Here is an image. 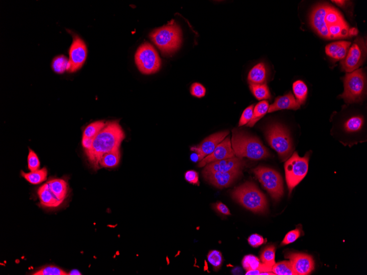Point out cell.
<instances>
[{
    "instance_id": "6da1fadb",
    "label": "cell",
    "mask_w": 367,
    "mask_h": 275,
    "mask_svg": "<svg viewBox=\"0 0 367 275\" xmlns=\"http://www.w3.org/2000/svg\"><path fill=\"white\" fill-rule=\"evenodd\" d=\"M309 19L312 29L324 39L349 38L358 34V29L350 27L341 12L328 3H320L314 7Z\"/></svg>"
},
{
    "instance_id": "7a4b0ae2",
    "label": "cell",
    "mask_w": 367,
    "mask_h": 275,
    "mask_svg": "<svg viewBox=\"0 0 367 275\" xmlns=\"http://www.w3.org/2000/svg\"><path fill=\"white\" fill-rule=\"evenodd\" d=\"M125 134L119 121H113L106 125L94 139L91 149L86 151L88 160L91 166L98 170L100 161L106 153L120 149Z\"/></svg>"
},
{
    "instance_id": "3957f363",
    "label": "cell",
    "mask_w": 367,
    "mask_h": 275,
    "mask_svg": "<svg viewBox=\"0 0 367 275\" xmlns=\"http://www.w3.org/2000/svg\"><path fill=\"white\" fill-rule=\"evenodd\" d=\"M232 133V146L236 157L260 160L270 156L267 148L257 137L237 129H234Z\"/></svg>"
},
{
    "instance_id": "277c9868",
    "label": "cell",
    "mask_w": 367,
    "mask_h": 275,
    "mask_svg": "<svg viewBox=\"0 0 367 275\" xmlns=\"http://www.w3.org/2000/svg\"><path fill=\"white\" fill-rule=\"evenodd\" d=\"M232 195L237 202L254 213H263L267 209V198L252 183H245L236 188Z\"/></svg>"
},
{
    "instance_id": "5b68a950",
    "label": "cell",
    "mask_w": 367,
    "mask_h": 275,
    "mask_svg": "<svg viewBox=\"0 0 367 275\" xmlns=\"http://www.w3.org/2000/svg\"><path fill=\"white\" fill-rule=\"evenodd\" d=\"M150 38L163 54H172L182 44V30L178 24L172 20L166 25L153 31Z\"/></svg>"
},
{
    "instance_id": "8992f818",
    "label": "cell",
    "mask_w": 367,
    "mask_h": 275,
    "mask_svg": "<svg viewBox=\"0 0 367 275\" xmlns=\"http://www.w3.org/2000/svg\"><path fill=\"white\" fill-rule=\"evenodd\" d=\"M268 144L278 153L281 161H286L293 153L294 148L289 133L279 124L269 125L265 132Z\"/></svg>"
},
{
    "instance_id": "52a82bcc",
    "label": "cell",
    "mask_w": 367,
    "mask_h": 275,
    "mask_svg": "<svg viewBox=\"0 0 367 275\" xmlns=\"http://www.w3.org/2000/svg\"><path fill=\"white\" fill-rule=\"evenodd\" d=\"M342 79L344 92L339 97L349 104L361 102L366 94L367 87L366 77L363 69L347 74Z\"/></svg>"
},
{
    "instance_id": "ba28073f",
    "label": "cell",
    "mask_w": 367,
    "mask_h": 275,
    "mask_svg": "<svg viewBox=\"0 0 367 275\" xmlns=\"http://www.w3.org/2000/svg\"><path fill=\"white\" fill-rule=\"evenodd\" d=\"M309 160V152L307 153L304 157H300L295 152L286 161L284 168L289 194L307 175Z\"/></svg>"
},
{
    "instance_id": "9c48e42d",
    "label": "cell",
    "mask_w": 367,
    "mask_h": 275,
    "mask_svg": "<svg viewBox=\"0 0 367 275\" xmlns=\"http://www.w3.org/2000/svg\"><path fill=\"white\" fill-rule=\"evenodd\" d=\"M253 172L263 187L275 200H278L284 194L283 182L279 173L274 169L258 167Z\"/></svg>"
},
{
    "instance_id": "30bf717a",
    "label": "cell",
    "mask_w": 367,
    "mask_h": 275,
    "mask_svg": "<svg viewBox=\"0 0 367 275\" xmlns=\"http://www.w3.org/2000/svg\"><path fill=\"white\" fill-rule=\"evenodd\" d=\"M135 59L138 69L144 75L155 73L161 68V61L157 52L148 42H145L139 46L136 51Z\"/></svg>"
},
{
    "instance_id": "8fae6325",
    "label": "cell",
    "mask_w": 367,
    "mask_h": 275,
    "mask_svg": "<svg viewBox=\"0 0 367 275\" xmlns=\"http://www.w3.org/2000/svg\"><path fill=\"white\" fill-rule=\"evenodd\" d=\"M366 57L367 42L363 38H358L341 62L343 70L349 73L358 70L364 64Z\"/></svg>"
},
{
    "instance_id": "7c38bea8",
    "label": "cell",
    "mask_w": 367,
    "mask_h": 275,
    "mask_svg": "<svg viewBox=\"0 0 367 275\" xmlns=\"http://www.w3.org/2000/svg\"><path fill=\"white\" fill-rule=\"evenodd\" d=\"M73 41L69 51L70 68L68 72H76L81 69L87 57V48L84 41L79 36L72 33Z\"/></svg>"
},
{
    "instance_id": "4fadbf2b",
    "label": "cell",
    "mask_w": 367,
    "mask_h": 275,
    "mask_svg": "<svg viewBox=\"0 0 367 275\" xmlns=\"http://www.w3.org/2000/svg\"><path fill=\"white\" fill-rule=\"evenodd\" d=\"M285 258L289 259L295 275H310L315 269L312 257L306 254L290 253Z\"/></svg>"
},
{
    "instance_id": "5bb4252c",
    "label": "cell",
    "mask_w": 367,
    "mask_h": 275,
    "mask_svg": "<svg viewBox=\"0 0 367 275\" xmlns=\"http://www.w3.org/2000/svg\"><path fill=\"white\" fill-rule=\"evenodd\" d=\"M230 134V131L226 130L212 134L207 137L200 145L191 147V151L198 153L201 160L210 155L214 151L218 145L226 139Z\"/></svg>"
},
{
    "instance_id": "9a60e30c",
    "label": "cell",
    "mask_w": 367,
    "mask_h": 275,
    "mask_svg": "<svg viewBox=\"0 0 367 275\" xmlns=\"http://www.w3.org/2000/svg\"><path fill=\"white\" fill-rule=\"evenodd\" d=\"M235 157L236 155L232 148L231 139L230 137H227L217 146L211 154L200 162L198 167H204L209 163Z\"/></svg>"
},
{
    "instance_id": "2e32d148",
    "label": "cell",
    "mask_w": 367,
    "mask_h": 275,
    "mask_svg": "<svg viewBox=\"0 0 367 275\" xmlns=\"http://www.w3.org/2000/svg\"><path fill=\"white\" fill-rule=\"evenodd\" d=\"M204 178L215 187L223 188L230 186L242 174V171L227 173L203 172Z\"/></svg>"
},
{
    "instance_id": "e0dca14e",
    "label": "cell",
    "mask_w": 367,
    "mask_h": 275,
    "mask_svg": "<svg viewBox=\"0 0 367 275\" xmlns=\"http://www.w3.org/2000/svg\"><path fill=\"white\" fill-rule=\"evenodd\" d=\"M245 165V162L243 158L235 157L209 163L205 166L203 172L227 173L242 171Z\"/></svg>"
},
{
    "instance_id": "ac0fdd59",
    "label": "cell",
    "mask_w": 367,
    "mask_h": 275,
    "mask_svg": "<svg viewBox=\"0 0 367 275\" xmlns=\"http://www.w3.org/2000/svg\"><path fill=\"white\" fill-rule=\"evenodd\" d=\"M352 42L342 41L332 42L326 47V53L334 61H343L348 54Z\"/></svg>"
},
{
    "instance_id": "d6986e66",
    "label": "cell",
    "mask_w": 367,
    "mask_h": 275,
    "mask_svg": "<svg viewBox=\"0 0 367 275\" xmlns=\"http://www.w3.org/2000/svg\"><path fill=\"white\" fill-rule=\"evenodd\" d=\"M300 108V104L292 93L276 98L274 102L269 107L268 113H272L279 110H297Z\"/></svg>"
},
{
    "instance_id": "ffe728a7",
    "label": "cell",
    "mask_w": 367,
    "mask_h": 275,
    "mask_svg": "<svg viewBox=\"0 0 367 275\" xmlns=\"http://www.w3.org/2000/svg\"><path fill=\"white\" fill-rule=\"evenodd\" d=\"M38 194L41 204L44 207L55 208L59 207L62 203L52 192L47 183L39 188Z\"/></svg>"
},
{
    "instance_id": "44dd1931",
    "label": "cell",
    "mask_w": 367,
    "mask_h": 275,
    "mask_svg": "<svg viewBox=\"0 0 367 275\" xmlns=\"http://www.w3.org/2000/svg\"><path fill=\"white\" fill-rule=\"evenodd\" d=\"M47 183L56 197L63 203L66 198L68 192L67 182L63 179H55L51 180Z\"/></svg>"
},
{
    "instance_id": "7402d4cb",
    "label": "cell",
    "mask_w": 367,
    "mask_h": 275,
    "mask_svg": "<svg viewBox=\"0 0 367 275\" xmlns=\"http://www.w3.org/2000/svg\"><path fill=\"white\" fill-rule=\"evenodd\" d=\"M267 77V68L263 63H260L249 72L248 82L249 84H265Z\"/></svg>"
},
{
    "instance_id": "603a6c76",
    "label": "cell",
    "mask_w": 367,
    "mask_h": 275,
    "mask_svg": "<svg viewBox=\"0 0 367 275\" xmlns=\"http://www.w3.org/2000/svg\"><path fill=\"white\" fill-rule=\"evenodd\" d=\"M243 266L246 271H254V270H258L262 273L272 272V267H269L265 264L260 263L258 258L253 255H248L245 257L243 259Z\"/></svg>"
},
{
    "instance_id": "cb8c5ba5",
    "label": "cell",
    "mask_w": 367,
    "mask_h": 275,
    "mask_svg": "<svg viewBox=\"0 0 367 275\" xmlns=\"http://www.w3.org/2000/svg\"><path fill=\"white\" fill-rule=\"evenodd\" d=\"M121 160L120 149L104 155L100 161V166L105 168H114L119 165Z\"/></svg>"
},
{
    "instance_id": "d4e9b609",
    "label": "cell",
    "mask_w": 367,
    "mask_h": 275,
    "mask_svg": "<svg viewBox=\"0 0 367 275\" xmlns=\"http://www.w3.org/2000/svg\"><path fill=\"white\" fill-rule=\"evenodd\" d=\"M21 176L29 183L38 184L46 181L47 171L46 168H44L39 169L38 171L30 172L28 173H25L22 171L21 172Z\"/></svg>"
},
{
    "instance_id": "484cf974",
    "label": "cell",
    "mask_w": 367,
    "mask_h": 275,
    "mask_svg": "<svg viewBox=\"0 0 367 275\" xmlns=\"http://www.w3.org/2000/svg\"><path fill=\"white\" fill-rule=\"evenodd\" d=\"M269 107V103L267 100H262V101L258 103L254 108L252 118L246 126L253 127L258 120L263 118L265 114L268 112Z\"/></svg>"
},
{
    "instance_id": "4316f807",
    "label": "cell",
    "mask_w": 367,
    "mask_h": 275,
    "mask_svg": "<svg viewBox=\"0 0 367 275\" xmlns=\"http://www.w3.org/2000/svg\"><path fill=\"white\" fill-rule=\"evenodd\" d=\"M364 122V118L362 116H354L346 121L344 130L348 133H357L363 128Z\"/></svg>"
},
{
    "instance_id": "83f0119b",
    "label": "cell",
    "mask_w": 367,
    "mask_h": 275,
    "mask_svg": "<svg viewBox=\"0 0 367 275\" xmlns=\"http://www.w3.org/2000/svg\"><path fill=\"white\" fill-rule=\"evenodd\" d=\"M52 70L57 74H63L69 72L70 65L69 59L64 55H59L55 58L52 62Z\"/></svg>"
},
{
    "instance_id": "f1b7e54d",
    "label": "cell",
    "mask_w": 367,
    "mask_h": 275,
    "mask_svg": "<svg viewBox=\"0 0 367 275\" xmlns=\"http://www.w3.org/2000/svg\"><path fill=\"white\" fill-rule=\"evenodd\" d=\"M249 88L255 97L258 100L268 99L271 98L269 89L265 84H249Z\"/></svg>"
},
{
    "instance_id": "f546056e",
    "label": "cell",
    "mask_w": 367,
    "mask_h": 275,
    "mask_svg": "<svg viewBox=\"0 0 367 275\" xmlns=\"http://www.w3.org/2000/svg\"><path fill=\"white\" fill-rule=\"evenodd\" d=\"M293 91L298 103L300 105L304 104L306 102L308 93L306 85L302 81H296L293 84Z\"/></svg>"
},
{
    "instance_id": "4dcf8cb0",
    "label": "cell",
    "mask_w": 367,
    "mask_h": 275,
    "mask_svg": "<svg viewBox=\"0 0 367 275\" xmlns=\"http://www.w3.org/2000/svg\"><path fill=\"white\" fill-rule=\"evenodd\" d=\"M106 123L104 121H97L89 124L83 132V137L94 139L104 128Z\"/></svg>"
},
{
    "instance_id": "1f68e13d",
    "label": "cell",
    "mask_w": 367,
    "mask_h": 275,
    "mask_svg": "<svg viewBox=\"0 0 367 275\" xmlns=\"http://www.w3.org/2000/svg\"><path fill=\"white\" fill-rule=\"evenodd\" d=\"M275 247L274 246L270 245L266 247L260 255V260L265 265L273 268L275 264Z\"/></svg>"
},
{
    "instance_id": "d6a6232c",
    "label": "cell",
    "mask_w": 367,
    "mask_h": 275,
    "mask_svg": "<svg viewBox=\"0 0 367 275\" xmlns=\"http://www.w3.org/2000/svg\"><path fill=\"white\" fill-rule=\"evenodd\" d=\"M272 272L276 275H295L290 261H283L274 264Z\"/></svg>"
},
{
    "instance_id": "836d02e7",
    "label": "cell",
    "mask_w": 367,
    "mask_h": 275,
    "mask_svg": "<svg viewBox=\"0 0 367 275\" xmlns=\"http://www.w3.org/2000/svg\"><path fill=\"white\" fill-rule=\"evenodd\" d=\"M207 259L214 267L215 271H218L220 269L223 262V258L221 252L216 250L210 251L208 256H207Z\"/></svg>"
},
{
    "instance_id": "e575fe53",
    "label": "cell",
    "mask_w": 367,
    "mask_h": 275,
    "mask_svg": "<svg viewBox=\"0 0 367 275\" xmlns=\"http://www.w3.org/2000/svg\"><path fill=\"white\" fill-rule=\"evenodd\" d=\"M34 275H67L66 272L60 268L54 266L44 267L39 271L34 273Z\"/></svg>"
},
{
    "instance_id": "d590c367",
    "label": "cell",
    "mask_w": 367,
    "mask_h": 275,
    "mask_svg": "<svg viewBox=\"0 0 367 275\" xmlns=\"http://www.w3.org/2000/svg\"><path fill=\"white\" fill-rule=\"evenodd\" d=\"M40 166L39 159L36 153L29 149L28 156V167L30 172L39 170Z\"/></svg>"
},
{
    "instance_id": "8d00e7d4",
    "label": "cell",
    "mask_w": 367,
    "mask_h": 275,
    "mask_svg": "<svg viewBox=\"0 0 367 275\" xmlns=\"http://www.w3.org/2000/svg\"><path fill=\"white\" fill-rule=\"evenodd\" d=\"M301 231L299 229L292 230L287 234L285 236L283 242L281 243V246H285L293 243L296 241L301 236Z\"/></svg>"
},
{
    "instance_id": "74e56055",
    "label": "cell",
    "mask_w": 367,
    "mask_h": 275,
    "mask_svg": "<svg viewBox=\"0 0 367 275\" xmlns=\"http://www.w3.org/2000/svg\"><path fill=\"white\" fill-rule=\"evenodd\" d=\"M190 92L194 97L202 98L205 96L206 90L203 85L195 83L191 86Z\"/></svg>"
},
{
    "instance_id": "f35d334b",
    "label": "cell",
    "mask_w": 367,
    "mask_h": 275,
    "mask_svg": "<svg viewBox=\"0 0 367 275\" xmlns=\"http://www.w3.org/2000/svg\"><path fill=\"white\" fill-rule=\"evenodd\" d=\"M253 109L254 105L252 104L244 111L240 121H239V126L247 124L251 120L253 113Z\"/></svg>"
},
{
    "instance_id": "ab89813d",
    "label": "cell",
    "mask_w": 367,
    "mask_h": 275,
    "mask_svg": "<svg viewBox=\"0 0 367 275\" xmlns=\"http://www.w3.org/2000/svg\"><path fill=\"white\" fill-rule=\"evenodd\" d=\"M248 243L252 247L256 248L263 244L264 239L263 237L257 234L250 236L248 239Z\"/></svg>"
},
{
    "instance_id": "60d3db41",
    "label": "cell",
    "mask_w": 367,
    "mask_h": 275,
    "mask_svg": "<svg viewBox=\"0 0 367 275\" xmlns=\"http://www.w3.org/2000/svg\"><path fill=\"white\" fill-rule=\"evenodd\" d=\"M185 179L191 184L199 185V174L194 171H189L186 172Z\"/></svg>"
},
{
    "instance_id": "b9f144b4",
    "label": "cell",
    "mask_w": 367,
    "mask_h": 275,
    "mask_svg": "<svg viewBox=\"0 0 367 275\" xmlns=\"http://www.w3.org/2000/svg\"><path fill=\"white\" fill-rule=\"evenodd\" d=\"M214 209L223 215H230L231 214L230 209L227 207V206L221 202H217L214 205Z\"/></svg>"
},
{
    "instance_id": "7bdbcfd3",
    "label": "cell",
    "mask_w": 367,
    "mask_h": 275,
    "mask_svg": "<svg viewBox=\"0 0 367 275\" xmlns=\"http://www.w3.org/2000/svg\"><path fill=\"white\" fill-rule=\"evenodd\" d=\"M94 139L89 138V137H83L82 146L85 151H87L91 149L93 144Z\"/></svg>"
},
{
    "instance_id": "ee69618b",
    "label": "cell",
    "mask_w": 367,
    "mask_h": 275,
    "mask_svg": "<svg viewBox=\"0 0 367 275\" xmlns=\"http://www.w3.org/2000/svg\"><path fill=\"white\" fill-rule=\"evenodd\" d=\"M190 158L191 160L194 162H200L201 161L199 155L196 152H194L193 154H191Z\"/></svg>"
},
{
    "instance_id": "f6af8a7d",
    "label": "cell",
    "mask_w": 367,
    "mask_h": 275,
    "mask_svg": "<svg viewBox=\"0 0 367 275\" xmlns=\"http://www.w3.org/2000/svg\"><path fill=\"white\" fill-rule=\"evenodd\" d=\"M333 2L340 7L344 6L347 3L346 1H333Z\"/></svg>"
},
{
    "instance_id": "bcb514c9",
    "label": "cell",
    "mask_w": 367,
    "mask_h": 275,
    "mask_svg": "<svg viewBox=\"0 0 367 275\" xmlns=\"http://www.w3.org/2000/svg\"><path fill=\"white\" fill-rule=\"evenodd\" d=\"M68 275H82L81 273H80L77 270H73L72 271H71L70 274Z\"/></svg>"
}]
</instances>
